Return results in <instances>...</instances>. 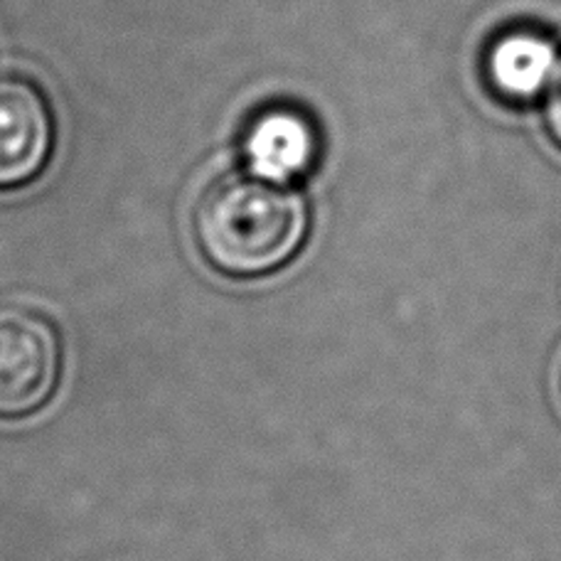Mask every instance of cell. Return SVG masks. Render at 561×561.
<instances>
[{"mask_svg": "<svg viewBox=\"0 0 561 561\" xmlns=\"http://www.w3.org/2000/svg\"><path fill=\"white\" fill-rule=\"evenodd\" d=\"M308 225V203L294 185L244 170L215 178L193 209L199 256L234 280L272 276L294 262Z\"/></svg>", "mask_w": 561, "mask_h": 561, "instance_id": "obj_1", "label": "cell"}, {"mask_svg": "<svg viewBox=\"0 0 561 561\" xmlns=\"http://www.w3.org/2000/svg\"><path fill=\"white\" fill-rule=\"evenodd\" d=\"M65 375V340L45 310H0V424H18L53 404Z\"/></svg>", "mask_w": 561, "mask_h": 561, "instance_id": "obj_2", "label": "cell"}, {"mask_svg": "<svg viewBox=\"0 0 561 561\" xmlns=\"http://www.w3.org/2000/svg\"><path fill=\"white\" fill-rule=\"evenodd\" d=\"M53 144L55 118L43 89L27 77H0V190L43 173Z\"/></svg>", "mask_w": 561, "mask_h": 561, "instance_id": "obj_3", "label": "cell"}, {"mask_svg": "<svg viewBox=\"0 0 561 561\" xmlns=\"http://www.w3.org/2000/svg\"><path fill=\"white\" fill-rule=\"evenodd\" d=\"M554 37L535 25H507L488 39L480 59L483 82L505 104H529L547 92L557 72Z\"/></svg>", "mask_w": 561, "mask_h": 561, "instance_id": "obj_4", "label": "cell"}, {"mask_svg": "<svg viewBox=\"0 0 561 561\" xmlns=\"http://www.w3.org/2000/svg\"><path fill=\"white\" fill-rule=\"evenodd\" d=\"M318 131L294 106H268L259 112L244 134V156L252 173L278 183L306 175L318 160Z\"/></svg>", "mask_w": 561, "mask_h": 561, "instance_id": "obj_5", "label": "cell"}, {"mask_svg": "<svg viewBox=\"0 0 561 561\" xmlns=\"http://www.w3.org/2000/svg\"><path fill=\"white\" fill-rule=\"evenodd\" d=\"M545 124L549 128V134H552V138L561 146V59L552 82H549L545 92Z\"/></svg>", "mask_w": 561, "mask_h": 561, "instance_id": "obj_6", "label": "cell"}, {"mask_svg": "<svg viewBox=\"0 0 561 561\" xmlns=\"http://www.w3.org/2000/svg\"><path fill=\"white\" fill-rule=\"evenodd\" d=\"M559 392H561V377H559Z\"/></svg>", "mask_w": 561, "mask_h": 561, "instance_id": "obj_7", "label": "cell"}]
</instances>
